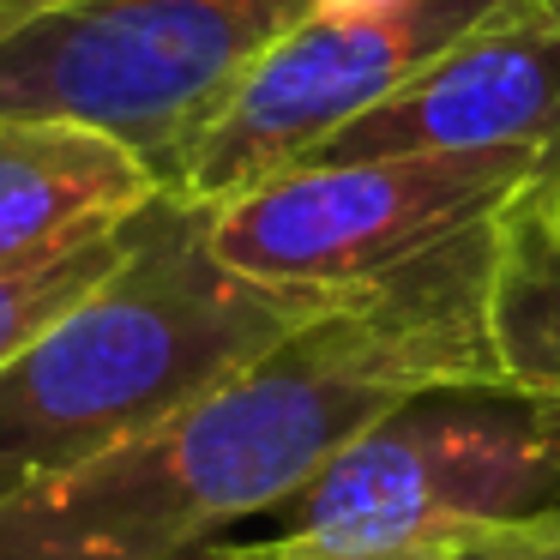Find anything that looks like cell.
I'll return each mask as SVG.
<instances>
[{"label":"cell","mask_w":560,"mask_h":560,"mask_svg":"<svg viewBox=\"0 0 560 560\" xmlns=\"http://www.w3.org/2000/svg\"><path fill=\"white\" fill-rule=\"evenodd\" d=\"M163 182L79 121L0 115V278H31L121 235Z\"/></svg>","instance_id":"cell-8"},{"label":"cell","mask_w":560,"mask_h":560,"mask_svg":"<svg viewBox=\"0 0 560 560\" xmlns=\"http://www.w3.org/2000/svg\"><path fill=\"white\" fill-rule=\"evenodd\" d=\"M326 0H67L0 25V115L79 121L182 187L242 79Z\"/></svg>","instance_id":"cell-4"},{"label":"cell","mask_w":560,"mask_h":560,"mask_svg":"<svg viewBox=\"0 0 560 560\" xmlns=\"http://www.w3.org/2000/svg\"><path fill=\"white\" fill-rule=\"evenodd\" d=\"M127 235H133V223H127L121 235H109V242H97V247H85V254L49 266V271H31V278H0V368L13 362L31 338H43V331H49L55 319L79 302V295H91L115 266H121Z\"/></svg>","instance_id":"cell-10"},{"label":"cell","mask_w":560,"mask_h":560,"mask_svg":"<svg viewBox=\"0 0 560 560\" xmlns=\"http://www.w3.org/2000/svg\"><path fill=\"white\" fill-rule=\"evenodd\" d=\"M560 500V404L512 380H446L350 440L247 542L266 560H368Z\"/></svg>","instance_id":"cell-3"},{"label":"cell","mask_w":560,"mask_h":560,"mask_svg":"<svg viewBox=\"0 0 560 560\" xmlns=\"http://www.w3.org/2000/svg\"><path fill=\"white\" fill-rule=\"evenodd\" d=\"M331 302L223 266L211 206L151 199L121 266L0 368V500L151 434Z\"/></svg>","instance_id":"cell-2"},{"label":"cell","mask_w":560,"mask_h":560,"mask_svg":"<svg viewBox=\"0 0 560 560\" xmlns=\"http://www.w3.org/2000/svg\"><path fill=\"white\" fill-rule=\"evenodd\" d=\"M555 223H560V206H555Z\"/></svg>","instance_id":"cell-14"},{"label":"cell","mask_w":560,"mask_h":560,"mask_svg":"<svg viewBox=\"0 0 560 560\" xmlns=\"http://www.w3.org/2000/svg\"><path fill=\"white\" fill-rule=\"evenodd\" d=\"M500 230L506 218L343 295L151 434L7 494L0 560H206L247 518H278L404 398L506 380L488 331Z\"/></svg>","instance_id":"cell-1"},{"label":"cell","mask_w":560,"mask_h":560,"mask_svg":"<svg viewBox=\"0 0 560 560\" xmlns=\"http://www.w3.org/2000/svg\"><path fill=\"white\" fill-rule=\"evenodd\" d=\"M206 560H266V555H254L247 542H223ZM368 560H452V555H446V542H434V548H404V555H368Z\"/></svg>","instance_id":"cell-12"},{"label":"cell","mask_w":560,"mask_h":560,"mask_svg":"<svg viewBox=\"0 0 560 560\" xmlns=\"http://www.w3.org/2000/svg\"><path fill=\"white\" fill-rule=\"evenodd\" d=\"M506 7L512 0H326L242 79L230 109L194 145L175 199L223 206L307 163L331 133L380 109Z\"/></svg>","instance_id":"cell-6"},{"label":"cell","mask_w":560,"mask_h":560,"mask_svg":"<svg viewBox=\"0 0 560 560\" xmlns=\"http://www.w3.org/2000/svg\"><path fill=\"white\" fill-rule=\"evenodd\" d=\"M452 560H560V506L530 512V518H500V524H470L446 536Z\"/></svg>","instance_id":"cell-11"},{"label":"cell","mask_w":560,"mask_h":560,"mask_svg":"<svg viewBox=\"0 0 560 560\" xmlns=\"http://www.w3.org/2000/svg\"><path fill=\"white\" fill-rule=\"evenodd\" d=\"M410 151H518L536 158L560 206V25L512 0L398 85L380 109L355 115L307 163L410 158Z\"/></svg>","instance_id":"cell-7"},{"label":"cell","mask_w":560,"mask_h":560,"mask_svg":"<svg viewBox=\"0 0 560 560\" xmlns=\"http://www.w3.org/2000/svg\"><path fill=\"white\" fill-rule=\"evenodd\" d=\"M488 331H494L500 374L560 404V223L548 199L512 211L500 230Z\"/></svg>","instance_id":"cell-9"},{"label":"cell","mask_w":560,"mask_h":560,"mask_svg":"<svg viewBox=\"0 0 560 560\" xmlns=\"http://www.w3.org/2000/svg\"><path fill=\"white\" fill-rule=\"evenodd\" d=\"M530 7H536V13H548V19L560 25V0H530Z\"/></svg>","instance_id":"cell-13"},{"label":"cell","mask_w":560,"mask_h":560,"mask_svg":"<svg viewBox=\"0 0 560 560\" xmlns=\"http://www.w3.org/2000/svg\"><path fill=\"white\" fill-rule=\"evenodd\" d=\"M536 199L555 206V187L518 151L295 163L211 206V247L242 278L278 290L355 295Z\"/></svg>","instance_id":"cell-5"}]
</instances>
